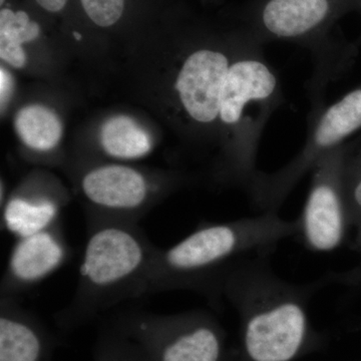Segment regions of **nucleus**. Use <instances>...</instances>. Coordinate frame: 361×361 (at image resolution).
<instances>
[{"label":"nucleus","instance_id":"obj_1","mask_svg":"<svg viewBox=\"0 0 361 361\" xmlns=\"http://www.w3.org/2000/svg\"><path fill=\"white\" fill-rule=\"evenodd\" d=\"M298 233V218L285 220L278 211L200 224L174 245L158 249L148 295L189 291L219 305L226 279L237 266L254 256L272 255L279 243Z\"/></svg>","mask_w":361,"mask_h":361},{"label":"nucleus","instance_id":"obj_2","mask_svg":"<svg viewBox=\"0 0 361 361\" xmlns=\"http://www.w3.org/2000/svg\"><path fill=\"white\" fill-rule=\"evenodd\" d=\"M271 255L254 256L226 279L223 299L241 319L243 361H292L312 337L311 299L331 284L329 274L297 284L278 276Z\"/></svg>","mask_w":361,"mask_h":361},{"label":"nucleus","instance_id":"obj_3","mask_svg":"<svg viewBox=\"0 0 361 361\" xmlns=\"http://www.w3.org/2000/svg\"><path fill=\"white\" fill-rule=\"evenodd\" d=\"M75 293L56 316V325L66 334L118 304L148 295L159 249L139 223L87 221Z\"/></svg>","mask_w":361,"mask_h":361},{"label":"nucleus","instance_id":"obj_4","mask_svg":"<svg viewBox=\"0 0 361 361\" xmlns=\"http://www.w3.org/2000/svg\"><path fill=\"white\" fill-rule=\"evenodd\" d=\"M263 47L248 35L240 47L223 84L217 121L222 151L216 178L246 191L259 171L256 161L266 125L284 101L279 75Z\"/></svg>","mask_w":361,"mask_h":361},{"label":"nucleus","instance_id":"obj_5","mask_svg":"<svg viewBox=\"0 0 361 361\" xmlns=\"http://www.w3.org/2000/svg\"><path fill=\"white\" fill-rule=\"evenodd\" d=\"M361 11V0H247L233 16V23L258 42H284L311 51L314 71L310 94L322 102L329 82L348 70L357 47L332 35L346 14Z\"/></svg>","mask_w":361,"mask_h":361},{"label":"nucleus","instance_id":"obj_6","mask_svg":"<svg viewBox=\"0 0 361 361\" xmlns=\"http://www.w3.org/2000/svg\"><path fill=\"white\" fill-rule=\"evenodd\" d=\"M179 30L184 49L173 78L176 108L188 130L217 135L223 84L248 35L235 23L213 28L193 23Z\"/></svg>","mask_w":361,"mask_h":361},{"label":"nucleus","instance_id":"obj_7","mask_svg":"<svg viewBox=\"0 0 361 361\" xmlns=\"http://www.w3.org/2000/svg\"><path fill=\"white\" fill-rule=\"evenodd\" d=\"M361 129V85L329 106L311 111L307 139L301 151L274 172L258 171L247 189L261 212L279 211L299 180L316 164Z\"/></svg>","mask_w":361,"mask_h":361},{"label":"nucleus","instance_id":"obj_8","mask_svg":"<svg viewBox=\"0 0 361 361\" xmlns=\"http://www.w3.org/2000/svg\"><path fill=\"white\" fill-rule=\"evenodd\" d=\"M134 341L149 361H224V330L213 314L130 312L111 325Z\"/></svg>","mask_w":361,"mask_h":361},{"label":"nucleus","instance_id":"obj_9","mask_svg":"<svg viewBox=\"0 0 361 361\" xmlns=\"http://www.w3.org/2000/svg\"><path fill=\"white\" fill-rule=\"evenodd\" d=\"M182 178L151 177L122 164L90 166L78 178V188L87 204V221L139 223L142 215Z\"/></svg>","mask_w":361,"mask_h":361},{"label":"nucleus","instance_id":"obj_10","mask_svg":"<svg viewBox=\"0 0 361 361\" xmlns=\"http://www.w3.org/2000/svg\"><path fill=\"white\" fill-rule=\"evenodd\" d=\"M348 145L332 149L312 170L310 192L298 217L303 245L315 253H329L344 243L349 223L343 174Z\"/></svg>","mask_w":361,"mask_h":361},{"label":"nucleus","instance_id":"obj_11","mask_svg":"<svg viewBox=\"0 0 361 361\" xmlns=\"http://www.w3.org/2000/svg\"><path fill=\"white\" fill-rule=\"evenodd\" d=\"M63 226L58 223L16 238L0 283V298L18 299L61 269L71 257Z\"/></svg>","mask_w":361,"mask_h":361},{"label":"nucleus","instance_id":"obj_12","mask_svg":"<svg viewBox=\"0 0 361 361\" xmlns=\"http://www.w3.org/2000/svg\"><path fill=\"white\" fill-rule=\"evenodd\" d=\"M59 344L47 325L18 299L0 298V361H52Z\"/></svg>","mask_w":361,"mask_h":361},{"label":"nucleus","instance_id":"obj_13","mask_svg":"<svg viewBox=\"0 0 361 361\" xmlns=\"http://www.w3.org/2000/svg\"><path fill=\"white\" fill-rule=\"evenodd\" d=\"M45 184L44 180L32 178L1 207L2 229L14 238L42 231L61 221L66 198L56 187Z\"/></svg>","mask_w":361,"mask_h":361},{"label":"nucleus","instance_id":"obj_14","mask_svg":"<svg viewBox=\"0 0 361 361\" xmlns=\"http://www.w3.org/2000/svg\"><path fill=\"white\" fill-rule=\"evenodd\" d=\"M99 145L106 156L116 160H137L148 155L153 141L133 118L116 116L104 123Z\"/></svg>","mask_w":361,"mask_h":361},{"label":"nucleus","instance_id":"obj_15","mask_svg":"<svg viewBox=\"0 0 361 361\" xmlns=\"http://www.w3.org/2000/svg\"><path fill=\"white\" fill-rule=\"evenodd\" d=\"M14 123L21 142L30 151L40 154L54 152L63 135V126L58 115L42 104L21 109Z\"/></svg>","mask_w":361,"mask_h":361},{"label":"nucleus","instance_id":"obj_16","mask_svg":"<svg viewBox=\"0 0 361 361\" xmlns=\"http://www.w3.org/2000/svg\"><path fill=\"white\" fill-rule=\"evenodd\" d=\"M40 35V26L25 11L1 6L0 11V58L14 68L26 65L23 45L35 42Z\"/></svg>","mask_w":361,"mask_h":361},{"label":"nucleus","instance_id":"obj_17","mask_svg":"<svg viewBox=\"0 0 361 361\" xmlns=\"http://www.w3.org/2000/svg\"><path fill=\"white\" fill-rule=\"evenodd\" d=\"M94 361H149L142 349L113 326L104 329L97 338Z\"/></svg>","mask_w":361,"mask_h":361},{"label":"nucleus","instance_id":"obj_18","mask_svg":"<svg viewBox=\"0 0 361 361\" xmlns=\"http://www.w3.org/2000/svg\"><path fill=\"white\" fill-rule=\"evenodd\" d=\"M343 188L349 223L357 228L361 224V142L355 149L348 145Z\"/></svg>","mask_w":361,"mask_h":361},{"label":"nucleus","instance_id":"obj_19","mask_svg":"<svg viewBox=\"0 0 361 361\" xmlns=\"http://www.w3.org/2000/svg\"><path fill=\"white\" fill-rule=\"evenodd\" d=\"M355 238L353 240V249L360 255V262L353 269L343 273H330L332 283L345 285L353 288L361 289V224L356 228Z\"/></svg>","mask_w":361,"mask_h":361},{"label":"nucleus","instance_id":"obj_20","mask_svg":"<svg viewBox=\"0 0 361 361\" xmlns=\"http://www.w3.org/2000/svg\"><path fill=\"white\" fill-rule=\"evenodd\" d=\"M37 6L49 14H61L66 11L70 0H33Z\"/></svg>","mask_w":361,"mask_h":361},{"label":"nucleus","instance_id":"obj_21","mask_svg":"<svg viewBox=\"0 0 361 361\" xmlns=\"http://www.w3.org/2000/svg\"><path fill=\"white\" fill-rule=\"evenodd\" d=\"M0 75H1V80H0V84H1V89H0L1 90V104H4V103H6L11 92V80L6 71L1 70Z\"/></svg>","mask_w":361,"mask_h":361},{"label":"nucleus","instance_id":"obj_22","mask_svg":"<svg viewBox=\"0 0 361 361\" xmlns=\"http://www.w3.org/2000/svg\"><path fill=\"white\" fill-rule=\"evenodd\" d=\"M360 42H361V37H360Z\"/></svg>","mask_w":361,"mask_h":361},{"label":"nucleus","instance_id":"obj_23","mask_svg":"<svg viewBox=\"0 0 361 361\" xmlns=\"http://www.w3.org/2000/svg\"><path fill=\"white\" fill-rule=\"evenodd\" d=\"M212 1H214V0H212Z\"/></svg>","mask_w":361,"mask_h":361}]
</instances>
